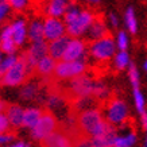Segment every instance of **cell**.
Masks as SVG:
<instances>
[{
    "label": "cell",
    "instance_id": "obj_1",
    "mask_svg": "<svg viewBox=\"0 0 147 147\" xmlns=\"http://www.w3.org/2000/svg\"><path fill=\"white\" fill-rule=\"evenodd\" d=\"M109 121L104 119L102 112L96 107L88 108L78 112L76 119V125L81 134L88 135L90 138L102 134L108 127Z\"/></svg>",
    "mask_w": 147,
    "mask_h": 147
},
{
    "label": "cell",
    "instance_id": "obj_2",
    "mask_svg": "<svg viewBox=\"0 0 147 147\" xmlns=\"http://www.w3.org/2000/svg\"><path fill=\"white\" fill-rule=\"evenodd\" d=\"M94 82L96 81L92 77L86 76V74H80V76L69 80L66 93L63 94H65V97L70 98V100H76L80 97H92Z\"/></svg>",
    "mask_w": 147,
    "mask_h": 147
},
{
    "label": "cell",
    "instance_id": "obj_3",
    "mask_svg": "<svg viewBox=\"0 0 147 147\" xmlns=\"http://www.w3.org/2000/svg\"><path fill=\"white\" fill-rule=\"evenodd\" d=\"M30 80V73L27 70L26 62L23 61L22 57H18L13 65L0 77V85L4 86H18L28 82Z\"/></svg>",
    "mask_w": 147,
    "mask_h": 147
},
{
    "label": "cell",
    "instance_id": "obj_4",
    "mask_svg": "<svg viewBox=\"0 0 147 147\" xmlns=\"http://www.w3.org/2000/svg\"><path fill=\"white\" fill-rule=\"evenodd\" d=\"M86 70L85 59H76V61H57L54 67L53 76L55 80H71L74 77L84 74Z\"/></svg>",
    "mask_w": 147,
    "mask_h": 147
},
{
    "label": "cell",
    "instance_id": "obj_5",
    "mask_svg": "<svg viewBox=\"0 0 147 147\" xmlns=\"http://www.w3.org/2000/svg\"><path fill=\"white\" fill-rule=\"evenodd\" d=\"M90 55L97 61H108L116 53V42L111 35L102 36L100 39L92 40L89 46Z\"/></svg>",
    "mask_w": 147,
    "mask_h": 147
},
{
    "label": "cell",
    "instance_id": "obj_6",
    "mask_svg": "<svg viewBox=\"0 0 147 147\" xmlns=\"http://www.w3.org/2000/svg\"><path fill=\"white\" fill-rule=\"evenodd\" d=\"M58 127H59V123H58L57 117L50 111H43L39 120L36 121V124L31 128V136L35 140L40 142L42 139H45L51 132H54Z\"/></svg>",
    "mask_w": 147,
    "mask_h": 147
},
{
    "label": "cell",
    "instance_id": "obj_7",
    "mask_svg": "<svg viewBox=\"0 0 147 147\" xmlns=\"http://www.w3.org/2000/svg\"><path fill=\"white\" fill-rule=\"evenodd\" d=\"M96 15L93 12H90L88 9H81L78 16L69 24H66V34L70 38H78V36L84 35L86 30L89 28L92 22L94 20Z\"/></svg>",
    "mask_w": 147,
    "mask_h": 147
},
{
    "label": "cell",
    "instance_id": "obj_8",
    "mask_svg": "<svg viewBox=\"0 0 147 147\" xmlns=\"http://www.w3.org/2000/svg\"><path fill=\"white\" fill-rule=\"evenodd\" d=\"M105 108H107V120L113 125L123 124L128 117L127 104L121 98H108Z\"/></svg>",
    "mask_w": 147,
    "mask_h": 147
},
{
    "label": "cell",
    "instance_id": "obj_9",
    "mask_svg": "<svg viewBox=\"0 0 147 147\" xmlns=\"http://www.w3.org/2000/svg\"><path fill=\"white\" fill-rule=\"evenodd\" d=\"M42 147H73V135L61 127L40 140Z\"/></svg>",
    "mask_w": 147,
    "mask_h": 147
},
{
    "label": "cell",
    "instance_id": "obj_10",
    "mask_svg": "<svg viewBox=\"0 0 147 147\" xmlns=\"http://www.w3.org/2000/svg\"><path fill=\"white\" fill-rule=\"evenodd\" d=\"M66 34L65 23L59 18H47L43 20V38L45 40H54L57 38H61Z\"/></svg>",
    "mask_w": 147,
    "mask_h": 147
},
{
    "label": "cell",
    "instance_id": "obj_11",
    "mask_svg": "<svg viewBox=\"0 0 147 147\" xmlns=\"http://www.w3.org/2000/svg\"><path fill=\"white\" fill-rule=\"evenodd\" d=\"M86 54V43L78 38H70L66 46V50L62 55V61H76V59H84Z\"/></svg>",
    "mask_w": 147,
    "mask_h": 147
},
{
    "label": "cell",
    "instance_id": "obj_12",
    "mask_svg": "<svg viewBox=\"0 0 147 147\" xmlns=\"http://www.w3.org/2000/svg\"><path fill=\"white\" fill-rule=\"evenodd\" d=\"M70 0H46L43 5V12L50 18H61L66 11Z\"/></svg>",
    "mask_w": 147,
    "mask_h": 147
},
{
    "label": "cell",
    "instance_id": "obj_13",
    "mask_svg": "<svg viewBox=\"0 0 147 147\" xmlns=\"http://www.w3.org/2000/svg\"><path fill=\"white\" fill-rule=\"evenodd\" d=\"M55 63H57V61L53 59L49 54L45 55V57L40 58L39 61L36 62L35 67H34V76L42 77V78H51Z\"/></svg>",
    "mask_w": 147,
    "mask_h": 147
},
{
    "label": "cell",
    "instance_id": "obj_14",
    "mask_svg": "<svg viewBox=\"0 0 147 147\" xmlns=\"http://www.w3.org/2000/svg\"><path fill=\"white\" fill-rule=\"evenodd\" d=\"M70 40V36L69 35H63L61 38H57L54 40H50V43H47V54L50 57L55 59V61H59L62 58L65 50H66V46Z\"/></svg>",
    "mask_w": 147,
    "mask_h": 147
},
{
    "label": "cell",
    "instance_id": "obj_15",
    "mask_svg": "<svg viewBox=\"0 0 147 147\" xmlns=\"http://www.w3.org/2000/svg\"><path fill=\"white\" fill-rule=\"evenodd\" d=\"M23 112H24V109H23L20 105H18V104H8L4 115L7 116L9 127L12 129H18L19 127H22Z\"/></svg>",
    "mask_w": 147,
    "mask_h": 147
},
{
    "label": "cell",
    "instance_id": "obj_16",
    "mask_svg": "<svg viewBox=\"0 0 147 147\" xmlns=\"http://www.w3.org/2000/svg\"><path fill=\"white\" fill-rule=\"evenodd\" d=\"M0 47H1V51H4L7 54H13L16 51V49H18V46L15 45V42L12 39V28H11V24H7L3 28L1 38H0Z\"/></svg>",
    "mask_w": 147,
    "mask_h": 147
},
{
    "label": "cell",
    "instance_id": "obj_17",
    "mask_svg": "<svg viewBox=\"0 0 147 147\" xmlns=\"http://www.w3.org/2000/svg\"><path fill=\"white\" fill-rule=\"evenodd\" d=\"M88 32V38L89 40H96V39H100L102 36H107L109 35L108 34V28H107V24L102 19H96L92 22V24L89 26V28L86 30Z\"/></svg>",
    "mask_w": 147,
    "mask_h": 147
},
{
    "label": "cell",
    "instance_id": "obj_18",
    "mask_svg": "<svg viewBox=\"0 0 147 147\" xmlns=\"http://www.w3.org/2000/svg\"><path fill=\"white\" fill-rule=\"evenodd\" d=\"M12 28V39L16 46H20L24 43V40L27 38V28H26V22L24 20H15L11 24Z\"/></svg>",
    "mask_w": 147,
    "mask_h": 147
},
{
    "label": "cell",
    "instance_id": "obj_19",
    "mask_svg": "<svg viewBox=\"0 0 147 147\" xmlns=\"http://www.w3.org/2000/svg\"><path fill=\"white\" fill-rule=\"evenodd\" d=\"M42 112H43V109H40V108H27V109H24V112H23L22 127L32 128L36 124V121L39 120Z\"/></svg>",
    "mask_w": 147,
    "mask_h": 147
},
{
    "label": "cell",
    "instance_id": "obj_20",
    "mask_svg": "<svg viewBox=\"0 0 147 147\" xmlns=\"http://www.w3.org/2000/svg\"><path fill=\"white\" fill-rule=\"evenodd\" d=\"M27 36L31 42H38V40H43V22L39 19H35L30 23Z\"/></svg>",
    "mask_w": 147,
    "mask_h": 147
},
{
    "label": "cell",
    "instance_id": "obj_21",
    "mask_svg": "<svg viewBox=\"0 0 147 147\" xmlns=\"http://www.w3.org/2000/svg\"><path fill=\"white\" fill-rule=\"evenodd\" d=\"M136 144V134L129 132L125 135H116L112 147H134Z\"/></svg>",
    "mask_w": 147,
    "mask_h": 147
},
{
    "label": "cell",
    "instance_id": "obj_22",
    "mask_svg": "<svg viewBox=\"0 0 147 147\" xmlns=\"http://www.w3.org/2000/svg\"><path fill=\"white\" fill-rule=\"evenodd\" d=\"M125 26L128 28L131 34H136L138 31V22H136V16H135V11L132 7H128L125 11Z\"/></svg>",
    "mask_w": 147,
    "mask_h": 147
},
{
    "label": "cell",
    "instance_id": "obj_23",
    "mask_svg": "<svg viewBox=\"0 0 147 147\" xmlns=\"http://www.w3.org/2000/svg\"><path fill=\"white\" fill-rule=\"evenodd\" d=\"M73 147H94V146L90 136L81 134L78 131V132L73 135Z\"/></svg>",
    "mask_w": 147,
    "mask_h": 147
},
{
    "label": "cell",
    "instance_id": "obj_24",
    "mask_svg": "<svg viewBox=\"0 0 147 147\" xmlns=\"http://www.w3.org/2000/svg\"><path fill=\"white\" fill-rule=\"evenodd\" d=\"M23 85L24 86L20 90L22 98H24V100H32V98H35L36 94H38V90H39V86L36 84H27V82Z\"/></svg>",
    "mask_w": 147,
    "mask_h": 147
},
{
    "label": "cell",
    "instance_id": "obj_25",
    "mask_svg": "<svg viewBox=\"0 0 147 147\" xmlns=\"http://www.w3.org/2000/svg\"><path fill=\"white\" fill-rule=\"evenodd\" d=\"M113 57H115L113 62H115V67H116V69L123 70V69H125V67L128 66L129 57H128V53H127V51H119V53L115 54Z\"/></svg>",
    "mask_w": 147,
    "mask_h": 147
},
{
    "label": "cell",
    "instance_id": "obj_26",
    "mask_svg": "<svg viewBox=\"0 0 147 147\" xmlns=\"http://www.w3.org/2000/svg\"><path fill=\"white\" fill-rule=\"evenodd\" d=\"M134 100H135V107L138 109V112L142 115L143 112H146V107H144V97H143L142 92L139 90V88H134Z\"/></svg>",
    "mask_w": 147,
    "mask_h": 147
},
{
    "label": "cell",
    "instance_id": "obj_27",
    "mask_svg": "<svg viewBox=\"0 0 147 147\" xmlns=\"http://www.w3.org/2000/svg\"><path fill=\"white\" fill-rule=\"evenodd\" d=\"M129 67H128V77H129V81L134 88H139V71L135 66V63H128Z\"/></svg>",
    "mask_w": 147,
    "mask_h": 147
},
{
    "label": "cell",
    "instance_id": "obj_28",
    "mask_svg": "<svg viewBox=\"0 0 147 147\" xmlns=\"http://www.w3.org/2000/svg\"><path fill=\"white\" fill-rule=\"evenodd\" d=\"M7 3L13 11L16 12H22L27 8V5L30 3V0H7Z\"/></svg>",
    "mask_w": 147,
    "mask_h": 147
},
{
    "label": "cell",
    "instance_id": "obj_29",
    "mask_svg": "<svg viewBox=\"0 0 147 147\" xmlns=\"http://www.w3.org/2000/svg\"><path fill=\"white\" fill-rule=\"evenodd\" d=\"M16 58H18V57H15V55H12V54H9V55L5 58L4 61H0V77L3 76L5 71H7L9 67L12 66L13 62L16 61Z\"/></svg>",
    "mask_w": 147,
    "mask_h": 147
},
{
    "label": "cell",
    "instance_id": "obj_30",
    "mask_svg": "<svg viewBox=\"0 0 147 147\" xmlns=\"http://www.w3.org/2000/svg\"><path fill=\"white\" fill-rule=\"evenodd\" d=\"M116 46L120 51H127V47H128V36L124 31H120L119 35H117V42H116Z\"/></svg>",
    "mask_w": 147,
    "mask_h": 147
},
{
    "label": "cell",
    "instance_id": "obj_31",
    "mask_svg": "<svg viewBox=\"0 0 147 147\" xmlns=\"http://www.w3.org/2000/svg\"><path fill=\"white\" fill-rule=\"evenodd\" d=\"M13 138H15V132H11V131L1 132L0 134V144H5V143L11 142Z\"/></svg>",
    "mask_w": 147,
    "mask_h": 147
},
{
    "label": "cell",
    "instance_id": "obj_32",
    "mask_svg": "<svg viewBox=\"0 0 147 147\" xmlns=\"http://www.w3.org/2000/svg\"><path fill=\"white\" fill-rule=\"evenodd\" d=\"M9 123L7 120V116L4 113H0V134L1 132H5V131H9Z\"/></svg>",
    "mask_w": 147,
    "mask_h": 147
},
{
    "label": "cell",
    "instance_id": "obj_33",
    "mask_svg": "<svg viewBox=\"0 0 147 147\" xmlns=\"http://www.w3.org/2000/svg\"><path fill=\"white\" fill-rule=\"evenodd\" d=\"M8 9H9V5L7 1H0V22L5 18V15L8 13Z\"/></svg>",
    "mask_w": 147,
    "mask_h": 147
},
{
    "label": "cell",
    "instance_id": "obj_34",
    "mask_svg": "<svg viewBox=\"0 0 147 147\" xmlns=\"http://www.w3.org/2000/svg\"><path fill=\"white\" fill-rule=\"evenodd\" d=\"M7 107H8V102L0 98V113H4L5 109H7Z\"/></svg>",
    "mask_w": 147,
    "mask_h": 147
},
{
    "label": "cell",
    "instance_id": "obj_35",
    "mask_svg": "<svg viewBox=\"0 0 147 147\" xmlns=\"http://www.w3.org/2000/svg\"><path fill=\"white\" fill-rule=\"evenodd\" d=\"M7 147H30V144H27V143H24V142H16V143H13V144L7 146Z\"/></svg>",
    "mask_w": 147,
    "mask_h": 147
},
{
    "label": "cell",
    "instance_id": "obj_36",
    "mask_svg": "<svg viewBox=\"0 0 147 147\" xmlns=\"http://www.w3.org/2000/svg\"><path fill=\"white\" fill-rule=\"evenodd\" d=\"M109 20H111V23L113 26H117V24H119V20H117L115 13H111V15H109Z\"/></svg>",
    "mask_w": 147,
    "mask_h": 147
},
{
    "label": "cell",
    "instance_id": "obj_37",
    "mask_svg": "<svg viewBox=\"0 0 147 147\" xmlns=\"http://www.w3.org/2000/svg\"><path fill=\"white\" fill-rule=\"evenodd\" d=\"M140 119H142V124L146 127L147 125V112H143L142 115H140Z\"/></svg>",
    "mask_w": 147,
    "mask_h": 147
},
{
    "label": "cell",
    "instance_id": "obj_38",
    "mask_svg": "<svg viewBox=\"0 0 147 147\" xmlns=\"http://www.w3.org/2000/svg\"><path fill=\"white\" fill-rule=\"evenodd\" d=\"M86 1H89V3H93V4H97L100 0H86Z\"/></svg>",
    "mask_w": 147,
    "mask_h": 147
},
{
    "label": "cell",
    "instance_id": "obj_39",
    "mask_svg": "<svg viewBox=\"0 0 147 147\" xmlns=\"http://www.w3.org/2000/svg\"><path fill=\"white\" fill-rule=\"evenodd\" d=\"M34 1H36V3H45L46 0H34Z\"/></svg>",
    "mask_w": 147,
    "mask_h": 147
},
{
    "label": "cell",
    "instance_id": "obj_40",
    "mask_svg": "<svg viewBox=\"0 0 147 147\" xmlns=\"http://www.w3.org/2000/svg\"><path fill=\"white\" fill-rule=\"evenodd\" d=\"M144 70L147 71V59H146V62H144Z\"/></svg>",
    "mask_w": 147,
    "mask_h": 147
},
{
    "label": "cell",
    "instance_id": "obj_41",
    "mask_svg": "<svg viewBox=\"0 0 147 147\" xmlns=\"http://www.w3.org/2000/svg\"><path fill=\"white\" fill-rule=\"evenodd\" d=\"M146 129H147V125H146ZM144 147H147V136H146V143H144Z\"/></svg>",
    "mask_w": 147,
    "mask_h": 147
},
{
    "label": "cell",
    "instance_id": "obj_42",
    "mask_svg": "<svg viewBox=\"0 0 147 147\" xmlns=\"http://www.w3.org/2000/svg\"><path fill=\"white\" fill-rule=\"evenodd\" d=\"M0 61H1V55H0Z\"/></svg>",
    "mask_w": 147,
    "mask_h": 147
}]
</instances>
